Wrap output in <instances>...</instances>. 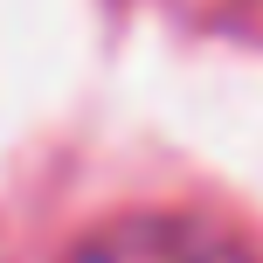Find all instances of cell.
I'll list each match as a JSON object with an SVG mask.
<instances>
[{"label":"cell","mask_w":263,"mask_h":263,"mask_svg":"<svg viewBox=\"0 0 263 263\" xmlns=\"http://www.w3.org/2000/svg\"><path fill=\"white\" fill-rule=\"evenodd\" d=\"M69 263H256V256L201 215H118L97 236H83Z\"/></svg>","instance_id":"1"}]
</instances>
